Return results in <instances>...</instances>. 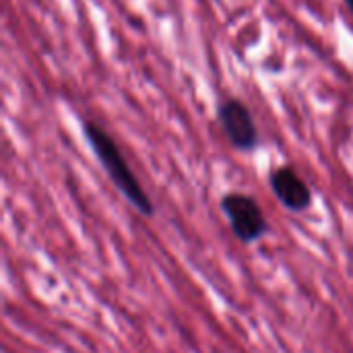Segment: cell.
<instances>
[{"label": "cell", "instance_id": "obj_4", "mask_svg": "<svg viewBox=\"0 0 353 353\" xmlns=\"http://www.w3.org/2000/svg\"><path fill=\"white\" fill-rule=\"evenodd\" d=\"M269 182H271V188H273L275 196L281 201V205L285 209H290V211H304V209L310 207L312 192H310L308 184L292 168H288V165L277 168L271 174Z\"/></svg>", "mask_w": 353, "mask_h": 353}, {"label": "cell", "instance_id": "obj_3", "mask_svg": "<svg viewBox=\"0 0 353 353\" xmlns=\"http://www.w3.org/2000/svg\"><path fill=\"white\" fill-rule=\"evenodd\" d=\"M217 120L228 137V141L240 149V151H252L259 145V130L254 124V118L250 110L244 105V101L230 97L219 103L217 108Z\"/></svg>", "mask_w": 353, "mask_h": 353}, {"label": "cell", "instance_id": "obj_2", "mask_svg": "<svg viewBox=\"0 0 353 353\" xmlns=\"http://www.w3.org/2000/svg\"><path fill=\"white\" fill-rule=\"evenodd\" d=\"M221 209L228 215L234 234L242 242H254L267 232V219L252 196L230 192L221 199Z\"/></svg>", "mask_w": 353, "mask_h": 353}, {"label": "cell", "instance_id": "obj_1", "mask_svg": "<svg viewBox=\"0 0 353 353\" xmlns=\"http://www.w3.org/2000/svg\"><path fill=\"white\" fill-rule=\"evenodd\" d=\"M83 134L89 143V147L93 149L95 157L99 159V163L103 165V170L108 172L110 180L116 184V188L124 194V199L145 217L153 215V205L149 194L145 192V188L141 186V182L137 180L134 172L130 170L126 157L122 155L120 147L116 145V141L105 132L103 126L95 124V122H85L83 124Z\"/></svg>", "mask_w": 353, "mask_h": 353}, {"label": "cell", "instance_id": "obj_5", "mask_svg": "<svg viewBox=\"0 0 353 353\" xmlns=\"http://www.w3.org/2000/svg\"><path fill=\"white\" fill-rule=\"evenodd\" d=\"M345 4L350 6V10H352V12H353V0H345Z\"/></svg>", "mask_w": 353, "mask_h": 353}]
</instances>
